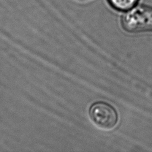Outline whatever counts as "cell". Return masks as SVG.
I'll return each mask as SVG.
<instances>
[{
    "label": "cell",
    "instance_id": "obj_3",
    "mask_svg": "<svg viewBox=\"0 0 152 152\" xmlns=\"http://www.w3.org/2000/svg\"><path fill=\"white\" fill-rule=\"evenodd\" d=\"M138 0H109L110 5L115 9L121 11L128 10L135 6Z\"/></svg>",
    "mask_w": 152,
    "mask_h": 152
},
{
    "label": "cell",
    "instance_id": "obj_1",
    "mask_svg": "<svg viewBox=\"0 0 152 152\" xmlns=\"http://www.w3.org/2000/svg\"><path fill=\"white\" fill-rule=\"evenodd\" d=\"M122 24L129 33L152 31V8L145 5L132 7L123 15Z\"/></svg>",
    "mask_w": 152,
    "mask_h": 152
},
{
    "label": "cell",
    "instance_id": "obj_2",
    "mask_svg": "<svg viewBox=\"0 0 152 152\" xmlns=\"http://www.w3.org/2000/svg\"><path fill=\"white\" fill-rule=\"evenodd\" d=\"M90 115L93 121L100 128L109 130L117 124L116 112L106 103L99 102L93 104L90 110Z\"/></svg>",
    "mask_w": 152,
    "mask_h": 152
}]
</instances>
